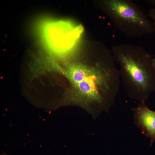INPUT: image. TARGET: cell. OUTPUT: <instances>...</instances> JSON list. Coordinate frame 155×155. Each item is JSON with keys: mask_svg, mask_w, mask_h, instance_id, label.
<instances>
[{"mask_svg": "<svg viewBox=\"0 0 155 155\" xmlns=\"http://www.w3.org/2000/svg\"><path fill=\"white\" fill-rule=\"evenodd\" d=\"M115 61L123 86L131 98L145 102L155 92V70L153 56L142 46L121 44L113 47Z\"/></svg>", "mask_w": 155, "mask_h": 155, "instance_id": "obj_1", "label": "cell"}, {"mask_svg": "<svg viewBox=\"0 0 155 155\" xmlns=\"http://www.w3.org/2000/svg\"><path fill=\"white\" fill-rule=\"evenodd\" d=\"M100 6L114 26L128 37H140L155 31L152 22L131 0H104Z\"/></svg>", "mask_w": 155, "mask_h": 155, "instance_id": "obj_2", "label": "cell"}, {"mask_svg": "<svg viewBox=\"0 0 155 155\" xmlns=\"http://www.w3.org/2000/svg\"><path fill=\"white\" fill-rule=\"evenodd\" d=\"M82 27L65 21L49 23L45 26L43 35L49 47L56 53L66 52L73 47L82 32Z\"/></svg>", "mask_w": 155, "mask_h": 155, "instance_id": "obj_3", "label": "cell"}, {"mask_svg": "<svg viewBox=\"0 0 155 155\" xmlns=\"http://www.w3.org/2000/svg\"><path fill=\"white\" fill-rule=\"evenodd\" d=\"M131 111L134 113L135 124L146 137L150 139L152 146L155 142V111L150 109L145 102L139 103Z\"/></svg>", "mask_w": 155, "mask_h": 155, "instance_id": "obj_4", "label": "cell"}, {"mask_svg": "<svg viewBox=\"0 0 155 155\" xmlns=\"http://www.w3.org/2000/svg\"><path fill=\"white\" fill-rule=\"evenodd\" d=\"M106 67L104 62L98 60L94 67L77 63H71L67 66L66 74L73 85L88 79L96 77L104 72Z\"/></svg>", "mask_w": 155, "mask_h": 155, "instance_id": "obj_5", "label": "cell"}, {"mask_svg": "<svg viewBox=\"0 0 155 155\" xmlns=\"http://www.w3.org/2000/svg\"><path fill=\"white\" fill-rule=\"evenodd\" d=\"M148 16L153 22L152 23L155 28V8L150 9L148 13Z\"/></svg>", "mask_w": 155, "mask_h": 155, "instance_id": "obj_6", "label": "cell"}, {"mask_svg": "<svg viewBox=\"0 0 155 155\" xmlns=\"http://www.w3.org/2000/svg\"><path fill=\"white\" fill-rule=\"evenodd\" d=\"M147 1L151 4L155 5V0H148Z\"/></svg>", "mask_w": 155, "mask_h": 155, "instance_id": "obj_7", "label": "cell"}, {"mask_svg": "<svg viewBox=\"0 0 155 155\" xmlns=\"http://www.w3.org/2000/svg\"><path fill=\"white\" fill-rule=\"evenodd\" d=\"M152 66L155 70V58H152Z\"/></svg>", "mask_w": 155, "mask_h": 155, "instance_id": "obj_8", "label": "cell"}, {"mask_svg": "<svg viewBox=\"0 0 155 155\" xmlns=\"http://www.w3.org/2000/svg\"><path fill=\"white\" fill-rule=\"evenodd\" d=\"M1 155H7L6 154H2Z\"/></svg>", "mask_w": 155, "mask_h": 155, "instance_id": "obj_9", "label": "cell"}, {"mask_svg": "<svg viewBox=\"0 0 155 155\" xmlns=\"http://www.w3.org/2000/svg\"><path fill=\"white\" fill-rule=\"evenodd\" d=\"M154 56H155V55H154Z\"/></svg>", "mask_w": 155, "mask_h": 155, "instance_id": "obj_10", "label": "cell"}]
</instances>
